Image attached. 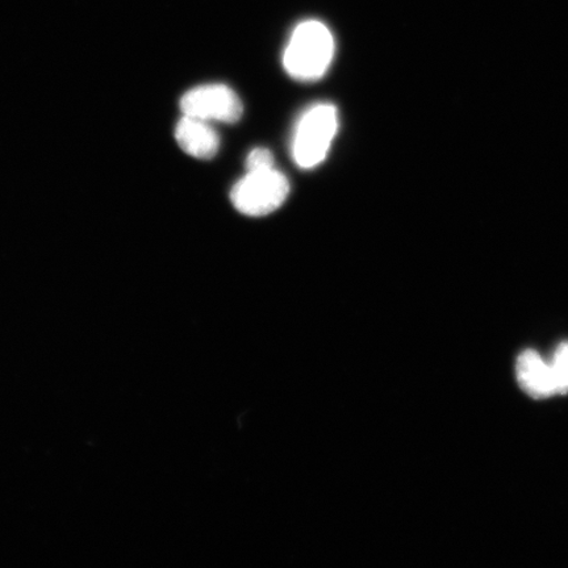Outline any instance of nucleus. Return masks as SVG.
Instances as JSON below:
<instances>
[{
  "label": "nucleus",
  "mask_w": 568,
  "mask_h": 568,
  "mask_svg": "<svg viewBox=\"0 0 568 568\" xmlns=\"http://www.w3.org/2000/svg\"><path fill=\"white\" fill-rule=\"evenodd\" d=\"M556 395L568 394V341L559 344L549 362Z\"/></svg>",
  "instance_id": "0eeeda50"
},
{
  "label": "nucleus",
  "mask_w": 568,
  "mask_h": 568,
  "mask_svg": "<svg viewBox=\"0 0 568 568\" xmlns=\"http://www.w3.org/2000/svg\"><path fill=\"white\" fill-rule=\"evenodd\" d=\"M288 193L286 175L272 168L247 172L243 180L234 184L231 199L243 215L261 217L278 210L286 202Z\"/></svg>",
  "instance_id": "7ed1b4c3"
},
{
  "label": "nucleus",
  "mask_w": 568,
  "mask_h": 568,
  "mask_svg": "<svg viewBox=\"0 0 568 568\" xmlns=\"http://www.w3.org/2000/svg\"><path fill=\"white\" fill-rule=\"evenodd\" d=\"M335 55V39L329 28L317 20L303 21L284 49L283 67L300 82L322 80Z\"/></svg>",
  "instance_id": "f257e3e1"
},
{
  "label": "nucleus",
  "mask_w": 568,
  "mask_h": 568,
  "mask_svg": "<svg viewBox=\"0 0 568 568\" xmlns=\"http://www.w3.org/2000/svg\"><path fill=\"white\" fill-rule=\"evenodd\" d=\"M175 140L183 152L197 160H212L220 148L219 134L209 122L186 115L175 128Z\"/></svg>",
  "instance_id": "39448f33"
},
{
  "label": "nucleus",
  "mask_w": 568,
  "mask_h": 568,
  "mask_svg": "<svg viewBox=\"0 0 568 568\" xmlns=\"http://www.w3.org/2000/svg\"><path fill=\"white\" fill-rule=\"evenodd\" d=\"M274 168V155L266 148L254 149L246 159L247 172Z\"/></svg>",
  "instance_id": "6e6552de"
},
{
  "label": "nucleus",
  "mask_w": 568,
  "mask_h": 568,
  "mask_svg": "<svg viewBox=\"0 0 568 568\" xmlns=\"http://www.w3.org/2000/svg\"><path fill=\"white\" fill-rule=\"evenodd\" d=\"M338 130V112L335 105L318 103L303 113L293 140V159L302 169L316 168L322 163Z\"/></svg>",
  "instance_id": "f03ea898"
},
{
  "label": "nucleus",
  "mask_w": 568,
  "mask_h": 568,
  "mask_svg": "<svg viewBox=\"0 0 568 568\" xmlns=\"http://www.w3.org/2000/svg\"><path fill=\"white\" fill-rule=\"evenodd\" d=\"M183 115L202 119L205 122L234 124L243 116L241 99L225 84H205L186 92L181 99Z\"/></svg>",
  "instance_id": "20e7f679"
},
{
  "label": "nucleus",
  "mask_w": 568,
  "mask_h": 568,
  "mask_svg": "<svg viewBox=\"0 0 568 568\" xmlns=\"http://www.w3.org/2000/svg\"><path fill=\"white\" fill-rule=\"evenodd\" d=\"M518 386L532 399H548L556 395L549 362L535 351H525L516 362Z\"/></svg>",
  "instance_id": "423d86ee"
}]
</instances>
